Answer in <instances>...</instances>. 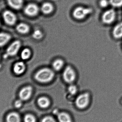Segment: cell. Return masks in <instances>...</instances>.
<instances>
[{"instance_id": "6da1fadb", "label": "cell", "mask_w": 122, "mask_h": 122, "mask_svg": "<svg viewBox=\"0 0 122 122\" xmlns=\"http://www.w3.org/2000/svg\"><path fill=\"white\" fill-rule=\"evenodd\" d=\"M55 74L53 71L48 68H44L38 71L34 76L36 80L41 83H47L53 79Z\"/></svg>"}, {"instance_id": "7a4b0ae2", "label": "cell", "mask_w": 122, "mask_h": 122, "mask_svg": "<svg viewBox=\"0 0 122 122\" xmlns=\"http://www.w3.org/2000/svg\"><path fill=\"white\" fill-rule=\"evenodd\" d=\"M117 16V12L115 9L114 8L107 9L102 15V21L105 24H111L115 21Z\"/></svg>"}, {"instance_id": "3957f363", "label": "cell", "mask_w": 122, "mask_h": 122, "mask_svg": "<svg viewBox=\"0 0 122 122\" xmlns=\"http://www.w3.org/2000/svg\"><path fill=\"white\" fill-rule=\"evenodd\" d=\"M92 12V8L79 6L74 10L72 14L74 18L77 19L81 20L91 14Z\"/></svg>"}, {"instance_id": "277c9868", "label": "cell", "mask_w": 122, "mask_h": 122, "mask_svg": "<svg viewBox=\"0 0 122 122\" xmlns=\"http://www.w3.org/2000/svg\"><path fill=\"white\" fill-rule=\"evenodd\" d=\"M62 77L65 82L68 84H71L76 79V72L71 67L67 66L63 71Z\"/></svg>"}, {"instance_id": "5b68a950", "label": "cell", "mask_w": 122, "mask_h": 122, "mask_svg": "<svg viewBox=\"0 0 122 122\" xmlns=\"http://www.w3.org/2000/svg\"><path fill=\"white\" fill-rule=\"evenodd\" d=\"M21 45L20 41L18 40L12 42L6 49L5 55L6 57H12L15 56L20 50Z\"/></svg>"}, {"instance_id": "8992f818", "label": "cell", "mask_w": 122, "mask_h": 122, "mask_svg": "<svg viewBox=\"0 0 122 122\" xmlns=\"http://www.w3.org/2000/svg\"><path fill=\"white\" fill-rule=\"evenodd\" d=\"M89 100V95L88 93L81 94L77 97L75 100L76 106L79 109H84L88 105Z\"/></svg>"}, {"instance_id": "52a82bcc", "label": "cell", "mask_w": 122, "mask_h": 122, "mask_svg": "<svg viewBox=\"0 0 122 122\" xmlns=\"http://www.w3.org/2000/svg\"><path fill=\"white\" fill-rule=\"evenodd\" d=\"M3 18L5 23L9 25H14L17 20V18L15 14L8 10L5 11L3 12Z\"/></svg>"}, {"instance_id": "ba28073f", "label": "cell", "mask_w": 122, "mask_h": 122, "mask_svg": "<svg viewBox=\"0 0 122 122\" xmlns=\"http://www.w3.org/2000/svg\"><path fill=\"white\" fill-rule=\"evenodd\" d=\"M33 88L30 86L23 87L19 92V98L22 101H26L29 99L33 93Z\"/></svg>"}, {"instance_id": "9c48e42d", "label": "cell", "mask_w": 122, "mask_h": 122, "mask_svg": "<svg viewBox=\"0 0 122 122\" xmlns=\"http://www.w3.org/2000/svg\"><path fill=\"white\" fill-rule=\"evenodd\" d=\"M24 11L25 13L29 16H36L39 12V8L35 4H29L25 7Z\"/></svg>"}, {"instance_id": "30bf717a", "label": "cell", "mask_w": 122, "mask_h": 122, "mask_svg": "<svg viewBox=\"0 0 122 122\" xmlns=\"http://www.w3.org/2000/svg\"><path fill=\"white\" fill-rule=\"evenodd\" d=\"M26 68V67L25 63L22 61H19L15 62L14 65L13 71L16 75H21L24 73Z\"/></svg>"}, {"instance_id": "8fae6325", "label": "cell", "mask_w": 122, "mask_h": 122, "mask_svg": "<svg viewBox=\"0 0 122 122\" xmlns=\"http://www.w3.org/2000/svg\"><path fill=\"white\" fill-rule=\"evenodd\" d=\"M112 35L114 38L117 39L122 38V21L117 23L114 27Z\"/></svg>"}, {"instance_id": "7c38bea8", "label": "cell", "mask_w": 122, "mask_h": 122, "mask_svg": "<svg viewBox=\"0 0 122 122\" xmlns=\"http://www.w3.org/2000/svg\"><path fill=\"white\" fill-rule=\"evenodd\" d=\"M16 31L19 33L25 34L28 33L30 31V27L28 25L25 23H20L16 27Z\"/></svg>"}, {"instance_id": "4fadbf2b", "label": "cell", "mask_w": 122, "mask_h": 122, "mask_svg": "<svg viewBox=\"0 0 122 122\" xmlns=\"http://www.w3.org/2000/svg\"><path fill=\"white\" fill-rule=\"evenodd\" d=\"M7 1L10 7L16 10L21 8L23 4V0H7Z\"/></svg>"}, {"instance_id": "5bb4252c", "label": "cell", "mask_w": 122, "mask_h": 122, "mask_svg": "<svg viewBox=\"0 0 122 122\" xmlns=\"http://www.w3.org/2000/svg\"><path fill=\"white\" fill-rule=\"evenodd\" d=\"M11 39L10 34L6 33H0V47H2L8 43Z\"/></svg>"}, {"instance_id": "9a60e30c", "label": "cell", "mask_w": 122, "mask_h": 122, "mask_svg": "<svg viewBox=\"0 0 122 122\" xmlns=\"http://www.w3.org/2000/svg\"><path fill=\"white\" fill-rule=\"evenodd\" d=\"M53 6L51 3L48 2L44 3L41 8L42 12L45 14H51L53 10Z\"/></svg>"}, {"instance_id": "2e32d148", "label": "cell", "mask_w": 122, "mask_h": 122, "mask_svg": "<svg viewBox=\"0 0 122 122\" xmlns=\"http://www.w3.org/2000/svg\"><path fill=\"white\" fill-rule=\"evenodd\" d=\"M6 120L7 122H20V118L18 113L11 112L7 115Z\"/></svg>"}, {"instance_id": "e0dca14e", "label": "cell", "mask_w": 122, "mask_h": 122, "mask_svg": "<svg viewBox=\"0 0 122 122\" xmlns=\"http://www.w3.org/2000/svg\"><path fill=\"white\" fill-rule=\"evenodd\" d=\"M38 103L41 108H46L50 105V100L46 97H41L38 99Z\"/></svg>"}, {"instance_id": "ac0fdd59", "label": "cell", "mask_w": 122, "mask_h": 122, "mask_svg": "<svg viewBox=\"0 0 122 122\" xmlns=\"http://www.w3.org/2000/svg\"><path fill=\"white\" fill-rule=\"evenodd\" d=\"M64 64V61L59 59L54 61L52 64V67L54 70L56 71H60L63 68Z\"/></svg>"}, {"instance_id": "d6986e66", "label": "cell", "mask_w": 122, "mask_h": 122, "mask_svg": "<svg viewBox=\"0 0 122 122\" xmlns=\"http://www.w3.org/2000/svg\"><path fill=\"white\" fill-rule=\"evenodd\" d=\"M58 119L59 122H71L70 116L65 112L59 113Z\"/></svg>"}, {"instance_id": "ffe728a7", "label": "cell", "mask_w": 122, "mask_h": 122, "mask_svg": "<svg viewBox=\"0 0 122 122\" xmlns=\"http://www.w3.org/2000/svg\"><path fill=\"white\" fill-rule=\"evenodd\" d=\"M31 56V51L29 49L25 48L24 49L21 53V58L23 60H28Z\"/></svg>"}, {"instance_id": "44dd1931", "label": "cell", "mask_w": 122, "mask_h": 122, "mask_svg": "<svg viewBox=\"0 0 122 122\" xmlns=\"http://www.w3.org/2000/svg\"><path fill=\"white\" fill-rule=\"evenodd\" d=\"M43 36V32L39 29L35 30L32 34V36L33 38L36 40L41 39Z\"/></svg>"}, {"instance_id": "7402d4cb", "label": "cell", "mask_w": 122, "mask_h": 122, "mask_svg": "<svg viewBox=\"0 0 122 122\" xmlns=\"http://www.w3.org/2000/svg\"><path fill=\"white\" fill-rule=\"evenodd\" d=\"M110 5L114 8H120L122 7V0H109Z\"/></svg>"}, {"instance_id": "603a6c76", "label": "cell", "mask_w": 122, "mask_h": 122, "mask_svg": "<svg viewBox=\"0 0 122 122\" xmlns=\"http://www.w3.org/2000/svg\"><path fill=\"white\" fill-rule=\"evenodd\" d=\"M67 90H68V92L70 95L73 96L76 94L77 92V88L75 85H71L69 86Z\"/></svg>"}, {"instance_id": "cb8c5ba5", "label": "cell", "mask_w": 122, "mask_h": 122, "mask_svg": "<svg viewBox=\"0 0 122 122\" xmlns=\"http://www.w3.org/2000/svg\"><path fill=\"white\" fill-rule=\"evenodd\" d=\"M24 122H36L35 117L31 114H27L24 117Z\"/></svg>"}, {"instance_id": "d4e9b609", "label": "cell", "mask_w": 122, "mask_h": 122, "mask_svg": "<svg viewBox=\"0 0 122 122\" xmlns=\"http://www.w3.org/2000/svg\"><path fill=\"white\" fill-rule=\"evenodd\" d=\"M99 4L102 8H106L110 5L109 0H100Z\"/></svg>"}, {"instance_id": "484cf974", "label": "cell", "mask_w": 122, "mask_h": 122, "mask_svg": "<svg viewBox=\"0 0 122 122\" xmlns=\"http://www.w3.org/2000/svg\"><path fill=\"white\" fill-rule=\"evenodd\" d=\"M41 122H56L54 119L51 117H46L42 119Z\"/></svg>"}, {"instance_id": "4316f807", "label": "cell", "mask_w": 122, "mask_h": 122, "mask_svg": "<svg viewBox=\"0 0 122 122\" xmlns=\"http://www.w3.org/2000/svg\"><path fill=\"white\" fill-rule=\"evenodd\" d=\"M22 100L21 99L18 100L15 102L14 103L15 107L16 108H19L21 107L22 105Z\"/></svg>"}, {"instance_id": "83f0119b", "label": "cell", "mask_w": 122, "mask_h": 122, "mask_svg": "<svg viewBox=\"0 0 122 122\" xmlns=\"http://www.w3.org/2000/svg\"></svg>"}, {"instance_id": "f1b7e54d", "label": "cell", "mask_w": 122, "mask_h": 122, "mask_svg": "<svg viewBox=\"0 0 122 122\" xmlns=\"http://www.w3.org/2000/svg\"></svg>"}, {"instance_id": "f546056e", "label": "cell", "mask_w": 122, "mask_h": 122, "mask_svg": "<svg viewBox=\"0 0 122 122\" xmlns=\"http://www.w3.org/2000/svg\"></svg>"}]
</instances>
